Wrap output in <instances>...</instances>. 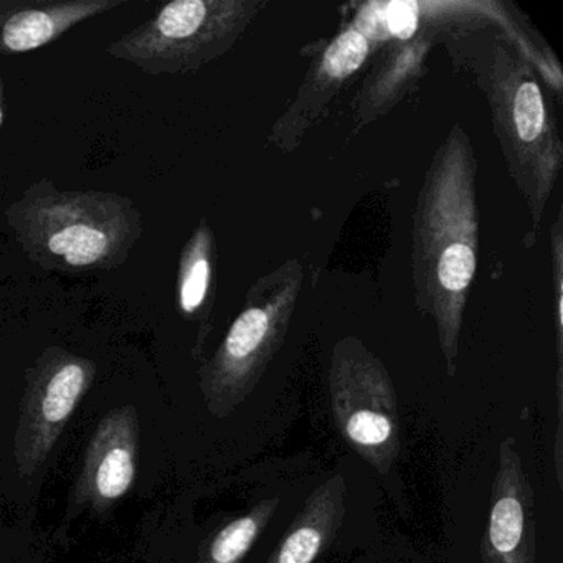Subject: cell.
<instances>
[{
	"label": "cell",
	"instance_id": "cell-14",
	"mask_svg": "<svg viewBox=\"0 0 563 563\" xmlns=\"http://www.w3.org/2000/svg\"><path fill=\"white\" fill-rule=\"evenodd\" d=\"M438 32H420L413 41L397 44L382 58L374 71L368 75L358 97L355 98V121L358 126L377 120L387 113L408 88L420 78L424 57L437 41Z\"/></svg>",
	"mask_w": 563,
	"mask_h": 563
},
{
	"label": "cell",
	"instance_id": "cell-11",
	"mask_svg": "<svg viewBox=\"0 0 563 563\" xmlns=\"http://www.w3.org/2000/svg\"><path fill=\"white\" fill-rule=\"evenodd\" d=\"M121 4V0H9L0 9V57L41 51L81 22Z\"/></svg>",
	"mask_w": 563,
	"mask_h": 563
},
{
	"label": "cell",
	"instance_id": "cell-12",
	"mask_svg": "<svg viewBox=\"0 0 563 563\" xmlns=\"http://www.w3.org/2000/svg\"><path fill=\"white\" fill-rule=\"evenodd\" d=\"M216 233L203 217L183 246L177 268L176 301L179 314L197 328L194 357L203 354L207 339L212 332L213 305L217 286Z\"/></svg>",
	"mask_w": 563,
	"mask_h": 563
},
{
	"label": "cell",
	"instance_id": "cell-17",
	"mask_svg": "<svg viewBox=\"0 0 563 563\" xmlns=\"http://www.w3.org/2000/svg\"><path fill=\"white\" fill-rule=\"evenodd\" d=\"M5 113H8V100H5L4 78L0 75V130L4 126Z\"/></svg>",
	"mask_w": 563,
	"mask_h": 563
},
{
	"label": "cell",
	"instance_id": "cell-1",
	"mask_svg": "<svg viewBox=\"0 0 563 563\" xmlns=\"http://www.w3.org/2000/svg\"><path fill=\"white\" fill-rule=\"evenodd\" d=\"M476 176L473 143L454 124L428 167L411 229L415 302L437 328L448 377L456 375L464 309L477 268Z\"/></svg>",
	"mask_w": 563,
	"mask_h": 563
},
{
	"label": "cell",
	"instance_id": "cell-7",
	"mask_svg": "<svg viewBox=\"0 0 563 563\" xmlns=\"http://www.w3.org/2000/svg\"><path fill=\"white\" fill-rule=\"evenodd\" d=\"M97 362L62 347H47L25 372L15 470L31 477L47 463L77 408L97 378Z\"/></svg>",
	"mask_w": 563,
	"mask_h": 563
},
{
	"label": "cell",
	"instance_id": "cell-4",
	"mask_svg": "<svg viewBox=\"0 0 563 563\" xmlns=\"http://www.w3.org/2000/svg\"><path fill=\"white\" fill-rule=\"evenodd\" d=\"M302 282V265L291 258L256 279L246 292L242 311L199 368L200 391L213 417H230L255 391L285 344Z\"/></svg>",
	"mask_w": 563,
	"mask_h": 563
},
{
	"label": "cell",
	"instance_id": "cell-5",
	"mask_svg": "<svg viewBox=\"0 0 563 563\" xmlns=\"http://www.w3.org/2000/svg\"><path fill=\"white\" fill-rule=\"evenodd\" d=\"M263 8V0H173L107 54L151 77L192 74L229 54Z\"/></svg>",
	"mask_w": 563,
	"mask_h": 563
},
{
	"label": "cell",
	"instance_id": "cell-18",
	"mask_svg": "<svg viewBox=\"0 0 563 563\" xmlns=\"http://www.w3.org/2000/svg\"><path fill=\"white\" fill-rule=\"evenodd\" d=\"M9 0H0V9H4L8 5Z\"/></svg>",
	"mask_w": 563,
	"mask_h": 563
},
{
	"label": "cell",
	"instance_id": "cell-9",
	"mask_svg": "<svg viewBox=\"0 0 563 563\" xmlns=\"http://www.w3.org/2000/svg\"><path fill=\"white\" fill-rule=\"evenodd\" d=\"M140 415L134 405L111 410L91 434L74 489L75 506L111 509L136 483Z\"/></svg>",
	"mask_w": 563,
	"mask_h": 563
},
{
	"label": "cell",
	"instance_id": "cell-10",
	"mask_svg": "<svg viewBox=\"0 0 563 563\" xmlns=\"http://www.w3.org/2000/svg\"><path fill=\"white\" fill-rule=\"evenodd\" d=\"M371 54V42L362 32L354 25L342 29L316 57L295 100L273 126L269 143L285 153L296 150Z\"/></svg>",
	"mask_w": 563,
	"mask_h": 563
},
{
	"label": "cell",
	"instance_id": "cell-13",
	"mask_svg": "<svg viewBox=\"0 0 563 563\" xmlns=\"http://www.w3.org/2000/svg\"><path fill=\"white\" fill-rule=\"evenodd\" d=\"M345 496L342 474L316 487L266 563H314L344 522Z\"/></svg>",
	"mask_w": 563,
	"mask_h": 563
},
{
	"label": "cell",
	"instance_id": "cell-8",
	"mask_svg": "<svg viewBox=\"0 0 563 563\" xmlns=\"http://www.w3.org/2000/svg\"><path fill=\"white\" fill-rule=\"evenodd\" d=\"M536 496L517 440L507 437L499 446L481 559L483 563H536Z\"/></svg>",
	"mask_w": 563,
	"mask_h": 563
},
{
	"label": "cell",
	"instance_id": "cell-3",
	"mask_svg": "<svg viewBox=\"0 0 563 563\" xmlns=\"http://www.w3.org/2000/svg\"><path fill=\"white\" fill-rule=\"evenodd\" d=\"M24 255L51 273L121 268L144 232L140 207L103 190H62L51 179L32 183L4 212Z\"/></svg>",
	"mask_w": 563,
	"mask_h": 563
},
{
	"label": "cell",
	"instance_id": "cell-6",
	"mask_svg": "<svg viewBox=\"0 0 563 563\" xmlns=\"http://www.w3.org/2000/svg\"><path fill=\"white\" fill-rule=\"evenodd\" d=\"M332 417L342 440L378 474L400 454L397 391L384 362L355 335L335 342L329 368Z\"/></svg>",
	"mask_w": 563,
	"mask_h": 563
},
{
	"label": "cell",
	"instance_id": "cell-16",
	"mask_svg": "<svg viewBox=\"0 0 563 563\" xmlns=\"http://www.w3.org/2000/svg\"><path fill=\"white\" fill-rule=\"evenodd\" d=\"M562 216L556 217L552 232V266L553 285H555V325H556V355H559V371H562Z\"/></svg>",
	"mask_w": 563,
	"mask_h": 563
},
{
	"label": "cell",
	"instance_id": "cell-2",
	"mask_svg": "<svg viewBox=\"0 0 563 563\" xmlns=\"http://www.w3.org/2000/svg\"><path fill=\"white\" fill-rule=\"evenodd\" d=\"M446 45L483 88L507 170L539 229L562 173L563 141L532 64L506 32L487 27L450 32Z\"/></svg>",
	"mask_w": 563,
	"mask_h": 563
},
{
	"label": "cell",
	"instance_id": "cell-15",
	"mask_svg": "<svg viewBox=\"0 0 563 563\" xmlns=\"http://www.w3.org/2000/svg\"><path fill=\"white\" fill-rule=\"evenodd\" d=\"M279 503V496L260 500L249 512L220 527L200 547L197 563H243L272 522Z\"/></svg>",
	"mask_w": 563,
	"mask_h": 563
}]
</instances>
